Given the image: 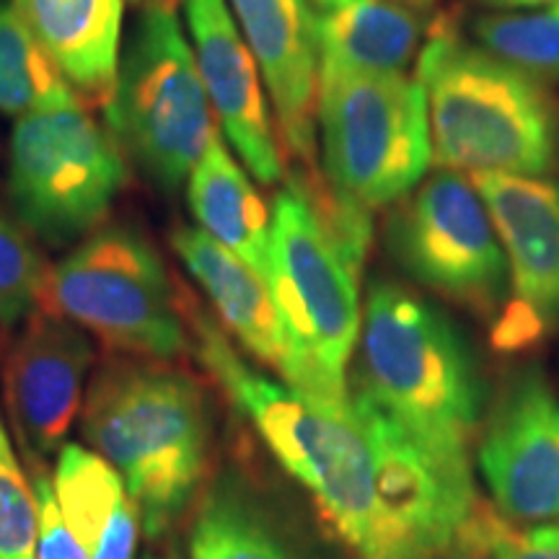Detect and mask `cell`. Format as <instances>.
<instances>
[{"mask_svg": "<svg viewBox=\"0 0 559 559\" xmlns=\"http://www.w3.org/2000/svg\"><path fill=\"white\" fill-rule=\"evenodd\" d=\"M202 366L230 396L277 464L311 495L321 521L355 559H383L376 453L353 409L324 407L241 358L226 332L192 300H181Z\"/></svg>", "mask_w": 559, "mask_h": 559, "instance_id": "1", "label": "cell"}, {"mask_svg": "<svg viewBox=\"0 0 559 559\" xmlns=\"http://www.w3.org/2000/svg\"><path fill=\"white\" fill-rule=\"evenodd\" d=\"M355 389L453 469L474 472L487 394L453 321L415 293L376 283L362 306Z\"/></svg>", "mask_w": 559, "mask_h": 559, "instance_id": "2", "label": "cell"}, {"mask_svg": "<svg viewBox=\"0 0 559 559\" xmlns=\"http://www.w3.org/2000/svg\"><path fill=\"white\" fill-rule=\"evenodd\" d=\"M81 415L83 438L122 477L145 534L171 531L207 472L200 383L169 360L111 355L91 379Z\"/></svg>", "mask_w": 559, "mask_h": 559, "instance_id": "3", "label": "cell"}, {"mask_svg": "<svg viewBox=\"0 0 559 559\" xmlns=\"http://www.w3.org/2000/svg\"><path fill=\"white\" fill-rule=\"evenodd\" d=\"M432 158L449 171L559 174V96L539 75L438 29L417 62Z\"/></svg>", "mask_w": 559, "mask_h": 559, "instance_id": "4", "label": "cell"}, {"mask_svg": "<svg viewBox=\"0 0 559 559\" xmlns=\"http://www.w3.org/2000/svg\"><path fill=\"white\" fill-rule=\"evenodd\" d=\"M360 275L290 177L272 202L270 293L285 349L277 376L324 407L349 402V360L362 326Z\"/></svg>", "mask_w": 559, "mask_h": 559, "instance_id": "5", "label": "cell"}, {"mask_svg": "<svg viewBox=\"0 0 559 559\" xmlns=\"http://www.w3.org/2000/svg\"><path fill=\"white\" fill-rule=\"evenodd\" d=\"M104 117L124 156L166 192L185 185L221 130L171 0H148L138 16Z\"/></svg>", "mask_w": 559, "mask_h": 559, "instance_id": "6", "label": "cell"}, {"mask_svg": "<svg viewBox=\"0 0 559 559\" xmlns=\"http://www.w3.org/2000/svg\"><path fill=\"white\" fill-rule=\"evenodd\" d=\"M317 130L324 179L370 213L407 198L432 164L428 94L404 73L319 62Z\"/></svg>", "mask_w": 559, "mask_h": 559, "instance_id": "7", "label": "cell"}, {"mask_svg": "<svg viewBox=\"0 0 559 559\" xmlns=\"http://www.w3.org/2000/svg\"><path fill=\"white\" fill-rule=\"evenodd\" d=\"M41 309L79 324L115 355L174 362L192 345L164 260L128 226L96 228L50 267Z\"/></svg>", "mask_w": 559, "mask_h": 559, "instance_id": "8", "label": "cell"}, {"mask_svg": "<svg viewBox=\"0 0 559 559\" xmlns=\"http://www.w3.org/2000/svg\"><path fill=\"white\" fill-rule=\"evenodd\" d=\"M128 181V160L81 102L16 117L9 198L32 236L52 247L86 239L107 221Z\"/></svg>", "mask_w": 559, "mask_h": 559, "instance_id": "9", "label": "cell"}, {"mask_svg": "<svg viewBox=\"0 0 559 559\" xmlns=\"http://www.w3.org/2000/svg\"><path fill=\"white\" fill-rule=\"evenodd\" d=\"M383 236L400 270L423 288L489 324L506 309V251L469 177L443 169L419 181L391 210Z\"/></svg>", "mask_w": 559, "mask_h": 559, "instance_id": "10", "label": "cell"}, {"mask_svg": "<svg viewBox=\"0 0 559 559\" xmlns=\"http://www.w3.org/2000/svg\"><path fill=\"white\" fill-rule=\"evenodd\" d=\"M508 260L510 290L489 324L500 353H523L559 330V185L549 177L469 174Z\"/></svg>", "mask_w": 559, "mask_h": 559, "instance_id": "11", "label": "cell"}, {"mask_svg": "<svg viewBox=\"0 0 559 559\" xmlns=\"http://www.w3.org/2000/svg\"><path fill=\"white\" fill-rule=\"evenodd\" d=\"M477 466L513 523H559V396L539 366L513 370L481 419Z\"/></svg>", "mask_w": 559, "mask_h": 559, "instance_id": "12", "label": "cell"}, {"mask_svg": "<svg viewBox=\"0 0 559 559\" xmlns=\"http://www.w3.org/2000/svg\"><path fill=\"white\" fill-rule=\"evenodd\" d=\"M94 342L79 324L39 309L21 324L3 366V396L32 466L66 445L83 409Z\"/></svg>", "mask_w": 559, "mask_h": 559, "instance_id": "13", "label": "cell"}, {"mask_svg": "<svg viewBox=\"0 0 559 559\" xmlns=\"http://www.w3.org/2000/svg\"><path fill=\"white\" fill-rule=\"evenodd\" d=\"M185 21L210 107L226 143L260 185L285 177L264 81L226 0H185Z\"/></svg>", "mask_w": 559, "mask_h": 559, "instance_id": "14", "label": "cell"}, {"mask_svg": "<svg viewBox=\"0 0 559 559\" xmlns=\"http://www.w3.org/2000/svg\"><path fill=\"white\" fill-rule=\"evenodd\" d=\"M275 109L280 143L304 166L317 148L319 41L309 0H228Z\"/></svg>", "mask_w": 559, "mask_h": 559, "instance_id": "15", "label": "cell"}, {"mask_svg": "<svg viewBox=\"0 0 559 559\" xmlns=\"http://www.w3.org/2000/svg\"><path fill=\"white\" fill-rule=\"evenodd\" d=\"M39 47L83 99L107 107L122 58L124 0H13Z\"/></svg>", "mask_w": 559, "mask_h": 559, "instance_id": "16", "label": "cell"}, {"mask_svg": "<svg viewBox=\"0 0 559 559\" xmlns=\"http://www.w3.org/2000/svg\"><path fill=\"white\" fill-rule=\"evenodd\" d=\"M171 249L205 293L223 330L243 353L280 373L285 349L270 285L200 226L174 228Z\"/></svg>", "mask_w": 559, "mask_h": 559, "instance_id": "17", "label": "cell"}, {"mask_svg": "<svg viewBox=\"0 0 559 559\" xmlns=\"http://www.w3.org/2000/svg\"><path fill=\"white\" fill-rule=\"evenodd\" d=\"M187 202L198 226L270 285L272 210L218 130L187 177Z\"/></svg>", "mask_w": 559, "mask_h": 559, "instance_id": "18", "label": "cell"}, {"mask_svg": "<svg viewBox=\"0 0 559 559\" xmlns=\"http://www.w3.org/2000/svg\"><path fill=\"white\" fill-rule=\"evenodd\" d=\"M52 492L88 559H135L140 513L107 459L79 443L58 451Z\"/></svg>", "mask_w": 559, "mask_h": 559, "instance_id": "19", "label": "cell"}, {"mask_svg": "<svg viewBox=\"0 0 559 559\" xmlns=\"http://www.w3.org/2000/svg\"><path fill=\"white\" fill-rule=\"evenodd\" d=\"M319 62L360 73H404L419 45V21L394 0H309Z\"/></svg>", "mask_w": 559, "mask_h": 559, "instance_id": "20", "label": "cell"}, {"mask_svg": "<svg viewBox=\"0 0 559 559\" xmlns=\"http://www.w3.org/2000/svg\"><path fill=\"white\" fill-rule=\"evenodd\" d=\"M190 559H298L267 513L236 487L218 481L194 513Z\"/></svg>", "mask_w": 559, "mask_h": 559, "instance_id": "21", "label": "cell"}, {"mask_svg": "<svg viewBox=\"0 0 559 559\" xmlns=\"http://www.w3.org/2000/svg\"><path fill=\"white\" fill-rule=\"evenodd\" d=\"M73 102L81 96L41 50L16 3L0 0V115L24 117Z\"/></svg>", "mask_w": 559, "mask_h": 559, "instance_id": "22", "label": "cell"}, {"mask_svg": "<svg viewBox=\"0 0 559 559\" xmlns=\"http://www.w3.org/2000/svg\"><path fill=\"white\" fill-rule=\"evenodd\" d=\"M479 45L547 83H559V0L536 11L489 13L474 21Z\"/></svg>", "mask_w": 559, "mask_h": 559, "instance_id": "23", "label": "cell"}, {"mask_svg": "<svg viewBox=\"0 0 559 559\" xmlns=\"http://www.w3.org/2000/svg\"><path fill=\"white\" fill-rule=\"evenodd\" d=\"M47 267L29 230L0 213V326L13 330L41 309Z\"/></svg>", "mask_w": 559, "mask_h": 559, "instance_id": "24", "label": "cell"}, {"mask_svg": "<svg viewBox=\"0 0 559 559\" xmlns=\"http://www.w3.org/2000/svg\"><path fill=\"white\" fill-rule=\"evenodd\" d=\"M39 515L32 481L0 428V559H37Z\"/></svg>", "mask_w": 559, "mask_h": 559, "instance_id": "25", "label": "cell"}, {"mask_svg": "<svg viewBox=\"0 0 559 559\" xmlns=\"http://www.w3.org/2000/svg\"><path fill=\"white\" fill-rule=\"evenodd\" d=\"M485 555L489 559H559V523L515 526L513 521L485 510Z\"/></svg>", "mask_w": 559, "mask_h": 559, "instance_id": "26", "label": "cell"}, {"mask_svg": "<svg viewBox=\"0 0 559 559\" xmlns=\"http://www.w3.org/2000/svg\"><path fill=\"white\" fill-rule=\"evenodd\" d=\"M34 498H37V515H39V539H37V559H88L86 551L62 521L52 492V479L41 466H34L32 474Z\"/></svg>", "mask_w": 559, "mask_h": 559, "instance_id": "27", "label": "cell"}, {"mask_svg": "<svg viewBox=\"0 0 559 559\" xmlns=\"http://www.w3.org/2000/svg\"><path fill=\"white\" fill-rule=\"evenodd\" d=\"M481 5H487V9H495V11H536V9H544V5H551L555 0H479Z\"/></svg>", "mask_w": 559, "mask_h": 559, "instance_id": "28", "label": "cell"}, {"mask_svg": "<svg viewBox=\"0 0 559 559\" xmlns=\"http://www.w3.org/2000/svg\"><path fill=\"white\" fill-rule=\"evenodd\" d=\"M394 3H402V5H409V9H428L432 0H394Z\"/></svg>", "mask_w": 559, "mask_h": 559, "instance_id": "29", "label": "cell"}, {"mask_svg": "<svg viewBox=\"0 0 559 559\" xmlns=\"http://www.w3.org/2000/svg\"><path fill=\"white\" fill-rule=\"evenodd\" d=\"M145 559H177V557H164V555H148Z\"/></svg>", "mask_w": 559, "mask_h": 559, "instance_id": "30", "label": "cell"}, {"mask_svg": "<svg viewBox=\"0 0 559 559\" xmlns=\"http://www.w3.org/2000/svg\"><path fill=\"white\" fill-rule=\"evenodd\" d=\"M0 428H3V425H0Z\"/></svg>", "mask_w": 559, "mask_h": 559, "instance_id": "31", "label": "cell"}]
</instances>
